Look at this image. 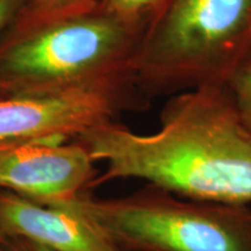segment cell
<instances>
[{"mask_svg": "<svg viewBox=\"0 0 251 251\" xmlns=\"http://www.w3.org/2000/svg\"><path fill=\"white\" fill-rule=\"evenodd\" d=\"M159 122L147 135L113 121L79 135L106 166L93 187L133 178L187 199L251 205V130L226 84L174 94Z\"/></svg>", "mask_w": 251, "mask_h": 251, "instance_id": "cell-1", "label": "cell"}, {"mask_svg": "<svg viewBox=\"0 0 251 251\" xmlns=\"http://www.w3.org/2000/svg\"><path fill=\"white\" fill-rule=\"evenodd\" d=\"M143 28L100 7L19 20L0 42V81L11 97L84 87L129 89V62Z\"/></svg>", "mask_w": 251, "mask_h": 251, "instance_id": "cell-2", "label": "cell"}, {"mask_svg": "<svg viewBox=\"0 0 251 251\" xmlns=\"http://www.w3.org/2000/svg\"><path fill=\"white\" fill-rule=\"evenodd\" d=\"M251 55V0H163L128 68L147 94L226 84Z\"/></svg>", "mask_w": 251, "mask_h": 251, "instance_id": "cell-3", "label": "cell"}, {"mask_svg": "<svg viewBox=\"0 0 251 251\" xmlns=\"http://www.w3.org/2000/svg\"><path fill=\"white\" fill-rule=\"evenodd\" d=\"M52 206L84 216L120 251H251L250 205L187 199L148 184L125 197L84 192Z\"/></svg>", "mask_w": 251, "mask_h": 251, "instance_id": "cell-4", "label": "cell"}, {"mask_svg": "<svg viewBox=\"0 0 251 251\" xmlns=\"http://www.w3.org/2000/svg\"><path fill=\"white\" fill-rule=\"evenodd\" d=\"M131 103L129 89L114 87L9 97L0 100V146L76 140Z\"/></svg>", "mask_w": 251, "mask_h": 251, "instance_id": "cell-5", "label": "cell"}, {"mask_svg": "<svg viewBox=\"0 0 251 251\" xmlns=\"http://www.w3.org/2000/svg\"><path fill=\"white\" fill-rule=\"evenodd\" d=\"M94 163L77 141L0 146V187L52 206L92 190Z\"/></svg>", "mask_w": 251, "mask_h": 251, "instance_id": "cell-6", "label": "cell"}, {"mask_svg": "<svg viewBox=\"0 0 251 251\" xmlns=\"http://www.w3.org/2000/svg\"><path fill=\"white\" fill-rule=\"evenodd\" d=\"M0 229L52 251H120L89 220L61 206H45L0 190Z\"/></svg>", "mask_w": 251, "mask_h": 251, "instance_id": "cell-7", "label": "cell"}, {"mask_svg": "<svg viewBox=\"0 0 251 251\" xmlns=\"http://www.w3.org/2000/svg\"><path fill=\"white\" fill-rule=\"evenodd\" d=\"M100 7L125 23L144 28L163 0H98Z\"/></svg>", "mask_w": 251, "mask_h": 251, "instance_id": "cell-8", "label": "cell"}, {"mask_svg": "<svg viewBox=\"0 0 251 251\" xmlns=\"http://www.w3.org/2000/svg\"><path fill=\"white\" fill-rule=\"evenodd\" d=\"M98 5V0H29L19 20H43L85 11Z\"/></svg>", "mask_w": 251, "mask_h": 251, "instance_id": "cell-9", "label": "cell"}, {"mask_svg": "<svg viewBox=\"0 0 251 251\" xmlns=\"http://www.w3.org/2000/svg\"><path fill=\"white\" fill-rule=\"evenodd\" d=\"M244 125L251 130V55L238 65L227 83Z\"/></svg>", "mask_w": 251, "mask_h": 251, "instance_id": "cell-10", "label": "cell"}, {"mask_svg": "<svg viewBox=\"0 0 251 251\" xmlns=\"http://www.w3.org/2000/svg\"><path fill=\"white\" fill-rule=\"evenodd\" d=\"M29 0H0V42L15 26Z\"/></svg>", "mask_w": 251, "mask_h": 251, "instance_id": "cell-11", "label": "cell"}, {"mask_svg": "<svg viewBox=\"0 0 251 251\" xmlns=\"http://www.w3.org/2000/svg\"><path fill=\"white\" fill-rule=\"evenodd\" d=\"M5 251H52L48 248L40 246V244L28 241L21 237L6 236L4 240Z\"/></svg>", "mask_w": 251, "mask_h": 251, "instance_id": "cell-12", "label": "cell"}, {"mask_svg": "<svg viewBox=\"0 0 251 251\" xmlns=\"http://www.w3.org/2000/svg\"><path fill=\"white\" fill-rule=\"evenodd\" d=\"M9 97H11V92H9L7 86H6L4 83L0 81V100L9 98Z\"/></svg>", "mask_w": 251, "mask_h": 251, "instance_id": "cell-13", "label": "cell"}, {"mask_svg": "<svg viewBox=\"0 0 251 251\" xmlns=\"http://www.w3.org/2000/svg\"><path fill=\"white\" fill-rule=\"evenodd\" d=\"M6 235L2 233L1 229H0V251H5L4 250V240H5Z\"/></svg>", "mask_w": 251, "mask_h": 251, "instance_id": "cell-14", "label": "cell"}]
</instances>
